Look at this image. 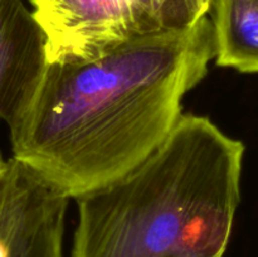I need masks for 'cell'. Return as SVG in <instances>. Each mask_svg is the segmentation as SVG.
<instances>
[{"label": "cell", "instance_id": "cell-3", "mask_svg": "<svg viewBox=\"0 0 258 257\" xmlns=\"http://www.w3.org/2000/svg\"><path fill=\"white\" fill-rule=\"evenodd\" d=\"M45 35L48 63L90 59L126 42L181 30L211 0H29Z\"/></svg>", "mask_w": 258, "mask_h": 257}, {"label": "cell", "instance_id": "cell-1", "mask_svg": "<svg viewBox=\"0 0 258 257\" xmlns=\"http://www.w3.org/2000/svg\"><path fill=\"white\" fill-rule=\"evenodd\" d=\"M213 57L206 15L185 29L133 39L90 59L48 63L9 126L12 158L70 199L98 190L168 138Z\"/></svg>", "mask_w": 258, "mask_h": 257}, {"label": "cell", "instance_id": "cell-5", "mask_svg": "<svg viewBox=\"0 0 258 257\" xmlns=\"http://www.w3.org/2000/svg\"><path fill=\"white\" fill-rule=\"evenodd\" d=\"M48 65L45 35L22 0H0V120L17 121Z\"/></svg>", "mask_w": 258, "mask_h": 257}, {"label": "cell", "instance_id": "cell-6", "mask_svg": "<svg viewBox=\"0 0 258 257\" xmlns=\"http://www.w3.org/2000/svg\"><path fill=\"white\" fill-rule=\"evenodd\" d=\"M217 66L253 75L258 71V0H211Z\"/></svg>", "mask_w": 258, "mask_h": 257}, {"label": "cell", "instance_id": "cell-4", "mask_svg": "<svg viewBox=\"0 0 258 257\" xmlns=\"http://www.w3.org/2000/svg\"><path fill=\"white\" fill-rule=\"evenodd\" d=\"M68 201L32 169L7 159L0 183V231L7 257H63Z\"/></svg>", "mask_w": 258, "mask_h": 257}, {"label": "cell", "instance_id": "cell-7", "mask_svg": "<svg viewBox=\"0 0 258 257\" xmlns=\"http://www.w3.org/2000/svg\"><path fill=\"white\" fill-rule=\"evenodd\" d=\"M5 163H7V160H5L4 158H3L2 153H0V183H2V178H3V174H4V169H5Z\"/></svg>", "mask_w": 258, "mask_h": 257}, {"label": "cell", "instance_id": "cell-2", "mask_svg": "<svg viewBox=\"0 0 258 257\" xmlns=\"http://www.w3.org/2000/svg\"><path fill=\"white\" fill-rule=\"evenodd\" d=\"M244 150L211 118L183 113L130 173L76 199L70 257H224Z\"/></svg>", "mask_w": 258, "mask_h": 257}]
</instances>
